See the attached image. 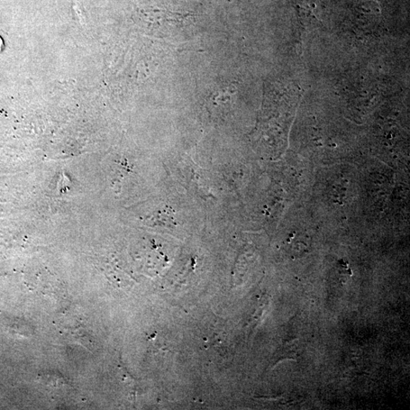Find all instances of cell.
<instances>
[{"instance_id": "1", "label": "cell", "mask_w": 410, "mask_h": 410, "mask_svg": "<svg viewBox=\"0 0 410 410\" xmlns=\"http://www.w3.org/2000/svg\"><path fill=\"white\" fill-rule=\"evenodd\" d=\"M0 45H2V41L0 39Z\"/></svg>"}]
</instances>
